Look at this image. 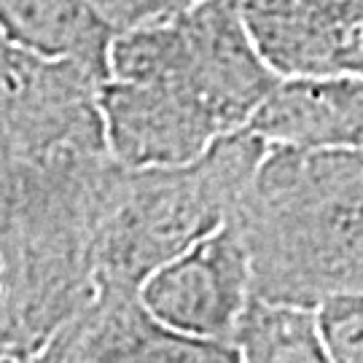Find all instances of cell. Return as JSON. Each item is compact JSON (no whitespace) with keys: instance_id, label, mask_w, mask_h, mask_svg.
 Returning <instances> with one entry per match:
<instances>
[{"instance_id":"obj_1","label":"cell","mask_w":363,"mask_h":363,"mask_svg":"<svg viewBox=\"0 0 363 363\" xmlns=\"http://www.w3.org/2000/svg\"><path fill=\"white\" fill-rule=\"evenodd\" d=\"M250 298L315 310L363 291V151L264 148L234 205Z\"/></svg>"},{"instance_id":"obj_2","label":"cell","mask_w":363,"mask_h":363,"mask_svg":"<svg viewBox=\"0 0 363 363\" xmlns=\"http://www.w3.org/2000/svg\"><path fill=\"white\" fill-rule=\"evenodd\" d=\"M108 156L0 175V361L40 352L97 294Z\"/></svg>"},{"instance_id":"obj_3","label":"cell","mask_w":363,"mask_h":363,"mask_svg":"<svg viewBox=\"0 0 363 363\" xmlns=\"http://www.w3.org/2000/svg\"><path fill=\"white\" fill-rule=\"evenodd\" d=\"M267 145L234 132L178 167H118L94 242L97 291L138 294L148 274L232 216Z\"/></svg>"},{"instance_id":"obj_4","label":"cell","mask_w":363,"mask_h":363,"mask_svg":"<svg viewBox=\"0 0 363 363\" xmlns=\"http://www.w3.org/2000/svg\"><path fill=\"white\" fill-rule=\"evenodd\" d=\"M105 78H156L191 94L223 135L242 132L274 76L240 13V0H196L154 22L116 30Z\"/></svg>"},{"instance_id":"obj_5","label":"cell","mask_w":363,"mask_h":363,"mask_svg":"<svg viewBox=\"0 0 363 363\" xmlns=\"http://www.w3.org/2000/svg\"><path fill=\"white\" fill-rule=\"evenodd\" d=\"M103 78L0 38V172L108 156L97 108Z\"/></svg>"},{"instance_id":"obj_6","label":"cell","mask_w":363,"mask_h":363,"mask_svg":"<svg viewBox=\"0 0 363 363\" xmlns=\"http://www.w3.org/2000/svg\"><path fill=\"white\" fill-rule=\"evenodd\" d=\"M97 108L105 154L124 169L189 164L229 138L194 97L156 78H103Z\"/></svg>"},{"instance_id":"obj_7","label":"cell","mask_w":363,"mask_h":363,"mask_svg":"<svg viewBox=\"0 0 363 363\" xmlns=\"http://www.w3.org/2000/svg\"><path fill=\"white\" fill-rule=\"evenodd\" d=\"M138 298L172 331L229 345L250 301V272L240 234L226 220L148 274Z\"/></svg>"},{"instance_id":"obj_8","label":"cell","mask_w":363,"mask_h":363,"mask_svg":"<svg viewBox=\"0 0 363 363\" xmlns=\"http://www.w3.org/2000/svg\"><path fill=\"white\" fill-rule=\"evenodd\" d=\"M240 13L277 78L363 76V0H240Z\"/></svg>"},{"instance_id":"obj_9","label":"cell","mask_w":363,"mask_h":363,"mask_svg":"<svg viewBox=\"0 0 363 363\" xmlns=\"http://www.w3.org/2000/svg\"><path fill=\"white\" fill-rule=\"evenodd\" d=\"M54 342L60 363H234L229 345L178 334L116 291H97Z\"/></svg>"},{"instance_id":"obj_10","label":"cell","mask_w":363,"mask_h":363,"mask_svg":"<svg viewBox=\"0 0 363 363\" xmlns=\"http://www.w3.org/2000/svg\"><path fill=\"white\" fill-rule=\"evenodd\" d=\"M242 132L267 148L363 151V76L277 78Z\"/></svg>"},{"instance_id":"obj_11","label":"cell","mask_w":363,"mask_h":363,"mask_svg":"<svg viewBox=\"0 0 363 363\" xmlns=\"http://www.w3.org/2000/svg\"><path fill=\"white\" fill-rule=\"evenodd\" d=\"M0 38L103 78L113 27L91 0H0Z\"/></svg>"},{"instance_id":"obj_12","label":"cell","mask_w":363,"mask_h":363,"mask_svg":"<svg viewBox=\"0 0 363 363\" xmlns=\"http://www.w3.org/2000/svg\"><path fill=\"white\" fill-rule=\"evenodd\" d=\"M234 363H331L312 310L247 301L229 342Z\"/></svg>"},{"instance_id":"obj_13","label":"cell","mask_w":363,"mask_h":363,"mask_svg":"<svg viewBox=\"0 0 363 363\" xmlns=\"http://www.w3.org/2000/svg\"><path fill=\"white\" fill-rule=\"evenodd\" d=\"M312 315L331 363H363V291L325 298Z\"/></svg>"},{"instance_id":"obj_14","label":"cell","mask_w":363,"mask_h":363,"mask_svg":"<svg viewBox=\"0 0 363 363\" xmlns=\"http://www.w3.org/2000/svg\"><path fill=\"white\" fill-rule=\"evenodd\" d=\"M191 3L196 0H91V6L113 27V33L178 13L189 9Z\"/></svg>"},{"instance_id":"obj_15","label":"cell","mask_w":363,"mask_h":363,"mask_svg":"<svg viewBox=\"0 0 363 363\" xmlns=\"http://www.w3.org/2000/svg\"><path fill=\"white\" fill-rule=\"evenodd\" d=\"M13 363H60V352H57V342H49L46 347L30 358H22V361H13Z\"/></svg>"},{"instance_id":"obj_16","label":"cell","mask_w":363,"mask_h":363,"mask_svg":"<svg viewBox=\"0 0 363 363\" xmlns=\"http://www.w3.org/2000/svg\"><path fill=\"white\" fill-rule=\"evenodd\" d=\"M0 363H9V361H0Z\"/></svg>"}]
</instances>
